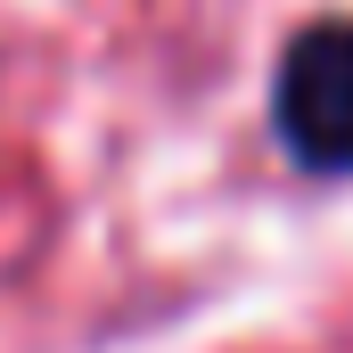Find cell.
I'll return each instance as SVG.
<instances>
[{"label":"cell","mask_w":353,"mask_h":353,"mask_svg":"<svg viewBox=\"0 0 353 353\" xmlns=\"http://www.w3.org/2000/svg\"><path fill=\"white\" fill-rule=\"evenodd\" d=\"M279 148L312 173H353V17H321L279 50L271 74Z\"/></svg>","instance_id":"6da1fadb"}]
</instances>
